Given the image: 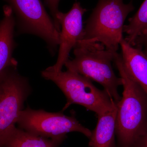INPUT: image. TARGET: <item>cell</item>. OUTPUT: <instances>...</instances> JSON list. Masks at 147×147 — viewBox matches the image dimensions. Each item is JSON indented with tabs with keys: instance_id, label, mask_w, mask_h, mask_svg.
<instances>
[{
	"instance_id": "8fae6325",
	"label": "cell",
	"mask_w": 147,
	"mask_h": 147,
	"mask_svg": "<svg viewBox=\"0 0 147 147\" xmlns=\"http://www.w3.org/2000/svg\"><path fill=\"white\" fill-rule=\"evenodd\" d=\"M115 107L97 116L96 126L90 137V147H117L115 143Z\"/></svg>"
},
{
	"instance_id": "9a60e30c",
	"label": "cell",
	"mask_w": 147,
	"mask_h": 147,
	"mask_svg": "<svg viewBox=\"0 0 147 147\" xmlns=\"http://www.w3.org/2000/svg\"><path fill=\"white\" fill-rule=\"evenodd\" d=\"M133 46L142 49L147 56V33L137 39Z\"/></svg>"
},
{
	"instance_id": "9c48e42d",
	"label": "cell",
	"mask_w": 147,
	"mask_h": 147,
	"mask_svg": "<svg viewBox=\"0 0 147 147\" xmlns=\"http://www.w3.org/2000/svg\"><path fill=\"white\" fill-rule=\"evenodd\" d=\"M15 30L14 15L7 5L3 7V16L0 21V72L8 67L18 65V62L13 57L17 46Z\"/></svg>"
},
{
	"instance_id": "ba28073f",
	"label": "cell",
	"mask_w": 147,
	"mask_h": 147,
	"mask_svg": "<svg viewBox=\"0 0 147 147\" xmlns=\"http://www.w3.org/2000/svg\"><path fill=\"white\" fill-rule=\"evenodd\" d=\"M87 11V9L83 8L80 3L76 2L68 12L63 13L59 11L57 14V20L61 26L57 59L55 65L45 70L56 73L62 71L65 64L69 59L71 50L83 38V17Z\"/></svg>"
},
{
	"instance_id": "3957f363",
	"label": "cell",
	"mask_w": 147,
	"mask_h": 147,
	"mask_svg": "<svg viewBox=\"0 0 147 147\" xmlns=\"http://www.w3.org/2000/svg\"><path fill=\"white\" fill-rule=\"evenodd\" d=\"M134 9L132 3L125 4L123 0H98L86 21L80 40L99 42L107 50L117 52L124 38L125 21Z\"/></svg>"
},
{
	"instance_id": "4fadbf2b",
	"label": "cell",
	"mask_w": 147,
	"mask_h": 147,
	"mask_svg": "<svg viewBox=\"0 0 147 147\" xmlns=\"http://www.w3.org/2000/svg\"><path fill=\"white\" fill-rule=\"evenodd\" d=\"M123 32L126 34L125 40L132 46L137 39L147 33V0H145L136 13L124 25Z\"/></svg>"
},
{
	"instance_id": "277c9868",
	"label": "cell",
	"mask_w": 147,
	"mask_h": 147,
	"mask_svg": "<svg viewBox=\"0 0 147 147\" xmlns=\"http://www.w3.org/2000/svg\"><path fill=\"white\" fill-rule=\"evenodd\" d=\"M41 75L54 82L65 96L67 102L62 112L72 104H77L94 112L97 117L117 105L105 90L98 88L91 80L79 73L69 70L56 73L45 69Z\"/></svg>"
},
{
	"instance_id": "7a4b0ae2",
	"label": "cell",
	"mask_w": 147,
	"mask_h": 147,
	"mask_svg": "<svg viewBox=\"0 0 147 147\" xmlns=\"http://www.w3.org/2000/svg\"><path fill=\"white\" fill-rule=\"evenodd\" d=\"M115 53L107 50L99 42L79 40L74 48V58L68 59L64 66L67 70L100 84L117 103L121 98L118 88L123 83L121 78L116 76L112 66Z\"/></svg>"
},
{
	"instance_id": "5bb4252c",
	"label": "cell",
	"mask_w": 147,
	"mask_h": 147,
	"mask_svg": "<svg viewBox=\"0 0 147 147\" xmlns=\"http://www.w3.org/2000/svg\"><path fill=\"white\" fill-rule=\"evenodd\" d=\"M61 0H44V3L50 11L55 26L58 30L60 32L61 26L58 23L57 19V14L59 11V5Z\"/></svg>"
},
{
	"instance_id": "2e32d148",
	"label": "cell",
	"mask_w": 147,
	"mask_h": 147,
	"mask_svg": "<svg viewBox=\"0 0 147 147\" xmlns=\"http://www.w3.org/2000/svg\"><path fill=\"white\" fill-rule=\"evenodd\" d=\"M134 147H147V129L137 140Z\"/></svg>"
},
{
	"instance_id": "8992f818",
	"label": "cell",
	"mask_w": 147,
	"mask_h": 147,
	"mask_svg": "<svg viewBox=\"0 0 147 147\" xmlns=\"http://www.w3.org/2000/svg\"><path fill=\"white\" fill-rule=\"evenodd\" d=\"M17 66L8 67L0 72V147L15 126L32 91L29 79L18 72Z\"/></svg>"
},
{
	"instance_id": "30bf717a",
	"label": "cell",
	"mask_w": 147,
	"mask_h": 147,
	"mask_svg": "<svg viewBox=\"0 0 147 147\" xmlns=\"http://www.w3.org/2000/svg\"><path fill=\"white\" fill-rule=\"evenodd\" d=\"M122 59L125 70L130 77L147 95V56L138 47L122 40L120 44Z\"/></svg>"
},
{
	"instance_id": "7c38bea8",
	"label": "cell",
	"mask_w": 147,
	"mask_h": 147,
	"mask_svg": "<svg viewBox=\"0 0 147 147\" xmlns=\"http://www.w3.org/2000/svg\"><path fill=\"white\" fill-rule=\"evenodd\" d=\"M65 140L41 137L14 126L2 147H59Z\"/></svg>"
},
{
	"instance_id": "52a82bcc",
	"label": "cell",
	"mask_w": 147,
	"mask_h": 147,
	"mask_svg": "<svg viewBox=\"0 0 147 147\" xmlns=\"http://www.w3.org/2000/svg\"><path fill=\"white\" fill-rule=\"evenodd\" d=\"M16 124L25 131L50 139H65L67 134L71 132H80L89 139L92 133L74 116L66 115L63 112L34 110L29 107L20 112Z\"/></svg>"
},
{
	"instance_id": "5b68a950",
	"label": "cell",
	"mask_w": 147,
	"mask_h": 147,
	"mask_svg": "<svg viewBox=\"0 0 147 147\" xmlns=\"http://www.w3.org/2000/svg\"><path fill=\"white\" fill-rule=\"evenodd\" d=\"M12 10L16 35H33L42 39L51 56L56 55L60 32L40 0H4Z\"/></svg>"
},
{
	"instance_id": "6da1fadb",
	"label": "cell",
	"mask_w": 147,
	"mask_h": 147,
	"mask_svg": "<svg viewBox=\"0 0 147 147\" xmlns=\"http://www.w3.org/2000/svg\"><path fill=\"white\" fill-rule=\"evenodd\" d=\"M114 63L122 80V96L117 103V147H134L147 129V95L125 68L120 54L115 53Z\"/></svg>"
}]
</instances>
